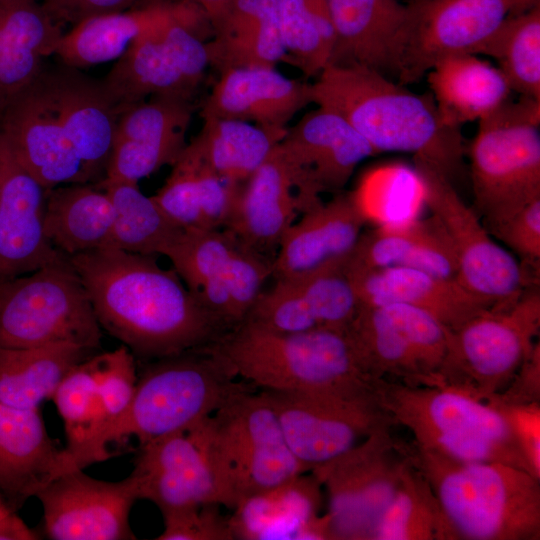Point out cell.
Returning <instances> with one entry per match:
<instances>
[{"label":"cell","mask_w":540,"mask_h":540,"mask_svg":"<svg viewBox=\"0 0 540 540\" xmlns=\"http://www.w3.org/2000/svg\"><path fill=\"white\" fill-rule=\"evenodd\" d=\"M68 259L101 329L140 359L201 349L228 330L155 256L102 248Z\"/></svg>","instance_id":"obj_1"},{"label":"cell","mask_w":540,"mask_h":540,"mask_svg":"<svg viewBox=\"0 0 540 540\" xmlns=\"http://www.w3.org/2000/svg\"><path fill=\"white\" fill-rule=\"evenodd\" d=\"M311 84L313 104L344 118L377 154L412 153L451 180L461 167V128L442 119L430 93H413L361 66L327 65Z\"/></svg>","instance_id":"obj_2"},{"label":"cell","mask_w":540,"mask_h":540,"mask_svg":"<svg viewBox=\"0 0 540 540\" xmlns=\"http://www.w3.org/2000/svg\"><path fill=\"white\" fill-rule=\"evenodd\" d=\"M235 379L205 347L148 361L124 412L79 450L64 456L63 471L108 459L114 455L111 445L135 438L141 446L213 415L233 396L254 387Z\"/></svg>","instance_id":"obj_3"},{"label":"cell","mask_w":540,"mask_h":540,"mask_svg":"<svg viewBox=\"0 0 540 540\" xmlns=\"http://www.w3.org/2000/svg\"><path fill=\"white\" fill-rule=\"evenodd\" d=\"M235 377L260 390L377 397L346 330L279 332L249 321L205 346Z\"/></svg>","instance_id":"obj_4"},{"label":"cell","mask_w":540,"mask_h":540,"mask_svg":"<svg viewBox=\"0 0 540 540\" xmlns=\"http://www.w3.org/2000/svg\"><path fill=\"white\" fill-rule=\"evenodd\" d=\"M437 499L446 540L540 539V479L501 462H459L410 443Z\"/></svg>","instance_id":"obj_5"},{"label":"cell","mask_w":540,"mask_h":540,"mask_svg":"<svg viewBox=\"0 0 540 540\" xmlns=\"http://www.w3.org/2000/svg\"><path fill=\"white\" fill-rule=\"evenodd\" d=\"M377 399L421 450L459 462H501L531 473L507 419L486 401L441 384L387 379L378 382Z\"/></svg>","instance_id":"obj_6"},{"label":"cell","mask_w":540,"mask_h":540,"mask_svg":"<svg viewBox=\"0 0 540 540\" xmlns=\"http://www.w3.org/2000/svg\"><path fill=\"white\" fill-rule=\"evenodd\" d=\"M540 100H509L468 148L474 210L486 229L540 198Z\"/></svg>","instance_id":"obj_7"},{"label":"cell","mask_w":540,"mask_h":540,"mask_svg":"<svg viewBox=\"0 0 540 540\" xmlns=\"http://www.w3.org/2000/svg\"><path fill=\"white\" fill-rule=\"evenodd\" d=\"M255 387L210 416V449L220 504L242 500L310 472L291 452L277 416Z\"/></svg>","instance_id":"obj_8"},{"label":"cell","mask_w":540,"mask_h":540,"mask_svg":"<svg viewBox=\"0 0 540 540\" xmlns=\"http://www.w3.org/2000/svg\"><path fill=\"white\" fill-rule=\"evenodd\" d=\"M209 35L203 9L182 0L171 18L139 37L101 80L119 112L153 97L192 101L210 66Z\"/></svg>","instance_id":"obj_9"},{"label":"cell","mask_w":540,"mask_h":540,"mask_svg":"<svg viewBox=\"0 0 540 540\" xmlns=\"http://www.w3.org/2000/svg\"><path fill=\"white\" fill-rule=\"evenodd\" d=\"M101 330L67 256L30 273L0 277V348L74 343L95 351Z\"/></svg>","instance_id":"obj_10"},{"label":"cell","mask_w":540,"mask_h":540,"mask_svg":"<svg viewBox=\"0 0 540 540\" xmlns=\"http://www.w3.org/2000/svg\"><path fill=\"white\" fill-rule=\"evenodd\" d=\"M539 331L540 292L533 286L512 304L485 310L449 330L437 384L487 400L509 384Z\"/></svg>","instance_id":"obj_11"},{"label":"cell","mask_w":540,"mask_h":540,"mask_svg":"<svg viewBox=\"0 0 540 540\" xmlns=\"http://www.w3.org/2000/svg\"><path fill=\"white\" fill-rule=\"evenodd\" d=\"M414 164L424 201L451 240L458 264L456 280L464 288L496 308L512 304L538 286L536 273L495 241L446 174L418 158Z\"/></svg>","instance_id":"obj_12"},{"label":"cell","mask_w":540,"mask_h":540,"mask_svg":"<svg viewBox=\"0 0 540 540\" xmlns=\"http://www.w3.org/2000/svg\"><path fill=\"white\" fill-rule=\"evenodd\" d=\"M163 256L228 330L244 321L271 276V260L227 228L182 230Z\"/></svg>","instance_id":"obj_13"},{"label":"cell","mask_w":540,"mask_h":540,"mask_svg":"<svg viewBox=\"0 0 540 540\" xmlns=\"http://www.w3.org/2000/svg\"><path fill=\"white\" fill-rule=\"evenodd\" d=\"M392 427L310 471L326 488L333 539L372 540L410 457L409 443L396 438Z\"/></svg>","instance_id":"obj_14"},{"label":"cell","mask_w":540,"mask_h":540,"mask_svg":"<svg viewBox=\"0 0 540 540\" xmlns=\"http://www.w3.org/2000/svg\"><path fill=\"white\" fill-rule=\"evenodd\" d=\"M347 333L374 378L437 384L449 329L431 314L401 303L359 307Z\"/></svg>","instance_id":"obj_15"},{"label":"cell","mask_w":540,"mask_h":540,"mask_svg":"<svg viewBox=\"0 0 540 540\" xmlns=\"http://www.w3.org/2000/svg\"><path fill=\"white\" fill-rule=\"evenodd\" d=\"M260 391L291 452L309 471L341 456L374 431L395 425L374 396Z\"/></svg>","instance_id":"obj_16"},{"label":"cell","mask_w":540,"mask_h":540,"mask_svg":"<svg viewBox=\"0 0 540 540\" xmlns=\"http://www.w3.org/2000/svg\"><path fill=\"white\" fill-rule=\"evenodd\" d=\"M539 4L540 0H411L397 82L420 81L443 57L477 54L510 16Z\"/></svg>","instance_id":"obj_17"},{"label":"cell","mask_w":540,"mask_h":540,"mask_svg":"<svg viewBox=\"0 0 540 540\" xmlns=\"http://www.w3.org/2000/svg\"><path fill=\"white\" fill-rule=\"evenodd\" d=\"M279 149L296 188L300 215L323 200V193H341L357 166L377 153L337 113L317 106L288 126Z\"/></svg>","instance_id":"obj_18"},{"label":"cell","mask_w":540,"mask_h":540,"mask_svg":"<svg viewBox=\"0 0 540 540\" xmlns=\"http://www.w3.org/2000/svg\"><path fill=\"white\" fill-rule=\"evenodd\" d=\"M130 476L139 499L161 513L203 504H220L211 458L210 416L139 446Z\"/></svg>","instance_id":"obj_19"},{"label":"cell","mask_w":540,"mask_h":540,"mask_svg":"<svg viewBox=\"0 0 540 540\" xmlns=\"http://www.w3.org/2000/svg\"><path fill=\"white\" fill-rule=\"evenodd\" d=\"M36 497L42 504L43 528L49 539H136L129 515L139 496L130 475L110 482L76 469L52 479Z\"/></svg>","instance_id":"obj_20"},{"label":"cell","mask_w":540,"mask_h":540,"mask_svg":"<svg viewBox=\"0 0 540 540\" xmlns=\"http://www.w3.org/2000/svg\"><path fill=\"white\" fill-rule=\"evenodd\" d=\"M0 134L18 162L44 189L91 183L42 72L0 111Z\"/></svg>","instance_id":"obj_21"},{"label":"cell","mask_w":540,"mask_h":540,"mask_svg":"<svg viewBox=\"0 0 540 540\" xmlns=\"http://www.w3.org/2000/svg\"><path fill=\"white\" fill-rule=\"evenodd\" d=\"M346 261L307 275L276 279L244 320L279 332L346 330L360 307L345 271Z\"/></svg>","instance_id":"obj_22"},{"label":"cell","mask_w":540,"mask_h":540,"mask_svg":"<svg viewBox=\"0 0 540 540\" xmlns=\"http://www.w3.org/2000/svg\"><path fill=\"white\" fill-rule=\"evenodd\" d=\"M46 189L0 134V277L33 272L64 257L44 231Z\"/></svg>","instance_id":"obj_23"},{"label":"cell","mask_w":540,"mask_h":540,"mask_svg":"<svg viewBox=\"0 0 540 540\" xmlns=\"http://www.w3.org/2000/svg\"><path fill=\"white\" fill-rule=\"evenodd\" d=\"M66 134L91 183L99 182L113 148L119 110L101 80L60 63L42 71Z\"/></svg>","instance_id":"obj_24"},{"label":"cell","mask_w":540,"mask_h":540,"mask_svg":"<svg viewBox=\"0 0 540 540\" xmlns=\"http://www.w3.org/2000/svg\"><path fill=\"white\" fill-rule=\"evenodd\" d=\"M367 220L353 192L322 201L288 228L272 261L271 276L293 278L345 262Z\"/></svg>","instance_id":"obj_25"},{"label":"cell","mask_w":540,"mask_h":540,"mask_svg":"<svg viewBox=\"0 0 540 540\" xmlns=\"http://www.w3.org/2000/svg\"><path fill=\"white\" fill-rule=\"evenodd\" d=\"M345 271L360 307L407 304L431 314L449 330L491 308L456 279L419 269L402 266L364 269L345 263Z\"/></svg>","instance_id":"obj_26"},{"label":"cell","mask_w":540,"mask_h":540,"mask_svg":"<svg viewBox=\"0 0 540 540\" xmlns=\"http://www.w3.org/2000/svg\"><path fill=\"white\" fill-rule=\"evenodd\" d=\"M200 116L236 119L285 129L312 100V84L288 78L276 67H242L220 72Z\"/></svg>","instance_id":"obj_27"},{"label":"cell","mask_w":540,"mask_h":540,"mask_svg":"<svg viewBox=\"0 0 540 540\" xmlns=\"http://www.w3.org/2000/svg\"><path fill=\"white\" fill-rule=\"evenodd\" d=\"M334 32L328 65L395 76L409 6L399 0H327Z\"/></svg>","instance_id":"obj_28"},{"label":"cell","mask_w":540,"mask_h":540,"mask_svg":"<svg viewBox=\"0 0 540 540\" xmlns=\"http://www.w3.org/2000/svg\"><path fill=\"white\" fill-rule=\"evenodd\" d=\"M321 487L304 473L242 500L228 518L234 539H332L329 514L318 513Z\"/></svg>","instance_id":"obj_29"},{"label":"cell","mask_w":540,"mask_h":540,"mask_svg":"<svg viewBox=\"0 0 540 540\" xmlns=\"http://www.w3.org/2000/svg\"><path fill=\"white\" fill-rule=\"evenodd\" d=\"M299 216L294 179L277 145L242 184L225 228L272 262L284 234Z\"/></svg>","instance_id":"obj_30"},{"label":"cell","mask_w":540,"mask_h":540,"mask_svg":"<svg viewBox=\"0 0 540 540\" xmlns=\"http://www.w3.org/2000/svg\"><path fill=\"white\" fill-rule=\"evenodd\" d=\"M62 453L38 409L0 403V492L12 510L59 475Z\"/></svg>","instance_id":"obj_31"},{"label":"cell","mask_w":540,"mask_h":540,"mask_svg":"<svg viewBox=\"0 0 540 540\" xmlns=\"http://www.w3.org/2000/svg\"><path fill=\"white\" fill-rule=\"evenodd\" d=\"M346 265L364 269L410 267L448 279H456L458 273L451 240L433 214L362 232Z\"/></svg>","instance_id":"obj_32"},{"label":"cell","mask_w":540,"mask_h":540,"mask_svg":"<svg viewBox=\"0 0 540 540\" xmlns=\"http://www.w3.org/2000/svg\"><path fill=\"white\" fill-rule=\"evenodd\" d=\"M63 34L38 0H0V111L39 76Z\"/></svg>","instance_id":"obj_33"},{"label":"cell","mask_w":540,"mask_h":540,"mask_svg":"<svg viewBox=\"0 0 540 540\" xmlns=\"http://www.w3.org/2000/svg\"><path fill=\"white\" fill-rule=\"evenodd\" d=\"M242 184L212 171L186 145L152 197L181 230L221 229L230 220Z\"/></svg>","instance_id":"obj_34"},{"label":"cell","mask_w":540,"mask_h":540,"mask_svg":"<svg viewBox=\"0 0 540 540\" xmlns=\"http://www.w3.org/2000/svg\"><path fill=\"white\" fill-rule=\"evenodd\" d=\"M425 76L442 119L459 128L489 116L513 93L497 66L472 53L443 57Z\"/></svg>","instance_id":"obj_35"},{"label":"cell","mask_w":540,"mask_h":540,"mask_svg":"<svg viewBox=\"0 0 540 540\" xmlns=\"http://www.w3.org/2000/svg\"><path fill=\"white\" fill-rule=\"evenodd\" d=\"M181 3L156 1L86 19L63 34L55 56L78 69L118 59L139 37L171 18Z\"/></svg>","instance_id":"obj_36"},{"label":"cell","mask_w":540,"mask_h":540,"mask_svg":"<svg viewBox=\"0 0 540 540\" xmlns=\"http://www.w3.org/2000/svg\"><path fill=\"white\" fill-rule=\"evenodd\" d=\"M113 223V204L95 184L73 183L46 190L45 235L67 257L107 248Z\"/></svg>","instance_id":"obj_37"},{"label":"cell","mask_w":540,"mask_h":540,"mask_svg":"<svg viewBox=\"0 0 540 540\" xmlns=\"http://www.w3.org/2000/svg\"><path fill=\"white\" fill-rule=\"evenodd\" d=\"M94 351L74 343L0 348V403L38 409L51 399L65 375Z\"/></svg>","instance_id":"obj_38"},{"label":"cell","mask_w":540,"mask_h":540,"mask_svg":"<svg viewBox=\"0 0 540 540\" xmlns=\"http://www.w3.org/2000/svg\"><path fill=\"white\" fill-rule=\"evenodd\" d=\"M188 149L218 175L244 183L270 156L287 128H268L250 122L203 117Z\"/></svg>","instance_id":"obj_39"},{"label":"cell","mask_w":540,"mask_h":540,"mask_svg":"<svg viewBox=\"0 0 540 540\" xmlns=\"http://www.w3.org/2000/svg\"><path fill=\"white\" fill-rule=\"evenodd\" d=\"M109 196L114 223L107 248L142 255H164L181 233L152 196L142 193L137 183L99 181L94 183Z\"/></svg>","instance_id":"obj_40"},{"label":"cell","mask_w":540,"mask_h":540,"mask_svg":"<svg viewBox=\"0 0 540 540\" xmlns=\"http://www.w3.org/2000/svg\"><path fill=\"white\" fill-rule=\"evenodd\" d=\"M477 55L496 60L512 92L540 100V4L510 16Z\"/></svg>","instance_id":"obj_41"},{"label":"cell","mask_w":540,"mask_h":540,"mask_svg":"<svg viewBox=\"0 0 540 540\" xmlns=\"http://www.w3.org/2000/svg\"><path fill=\"white\" fill-rule=\"evenodd\" d=\"M410 447V443H409ZM372 540H446L437 499L411 458L373 531Z\"/></svg>","instance_id":"obj_42"},{"label":"cell","mask_w":540,"mask_h":540,"mask_svg":"<svg viewBox=\"0 0 540 540\" xmlns=\"http://www.w3.org/2000/svg\"><path fill=\"white\" fill-rule=\"evenodd\" d=\"M279 15L288 64L306 77H317L334 43L327 0H279Z\"/></svg>","instance_id":"obj_43"},{"label":"cell","mask_w":540,"mask_h":540,"mask_svg":"<svg viewBox=\"0 0 540 540\" xmlns=\"http://www.w3.org/2000/svg\"><path fill=\"white\" fill-rule=\"evenodd\" d=\"M210 66L220 72L242 67H276L288 63L282 35L279 0H263L257 19L238 34L225 39H209Z\"/></svg>","instance_id":"obj_44"},{"label":"cell","mask_w":540,"mask_h":540,"mask_svg":"<svg viewBox=\"0 0 540 540\" xmlns=\"http://www.w3.org/2000/svg\"><path fill=\"white\" fill-rule=\"evenodd\" d=\"M191 102L153 97L127 106L119 114L115 140H131L180 155L187 145Z\"/></svg>","instance_id":"obj_45"},{"label":"cell","mask_w":540,"mask_h":540,"mask_svg":"<svg viewBox=\"0 0 540 540\" xmlns=\"http://www.w3.org/2000/svg\"><path fill=\"white\" fill-rule=\"evenodd\" d=\"M94 355V354H93ZM93 355L76 364L56 388L52 400L63 419L71 454L92 440L108 421L97 392Z\"/></svg>","instance_id":"obj_46"},{"label":"cell","mask_w":540,"mask_h":540,"mask_svg":"<svg viewBox=\"0 0 540 540\" xmlns=\"http://www.w3.org/2000/svg\"><path fill=\"white\" fill-rule=\"evenodd\" d=\"M97 392L108 421L121 415L129 405L137 384L135 358L121 345L109 352L93 355Z\"/></svg>","instance_id":"obj_47"},{"label":"cell","mask_w":540,"mask_h":540,"mask_svg":"<svg viewBox=\"0 0 540 540\" xmlns=\"http://www.w3.org/2000/svg\"><path fill=\"white\" fill-rule=\"evenodd\" d=\"M218 504H203L162 513L163 532L158 540H233L229 519Z\"/></svg>","instance_id":"obj_48"},{"label":"cell","mask_w":540,"mask_h":540,"mask_svg":"<svg viewBox=\"0 0 540 540\" xmlns=\"http://www.w3.org/2000/svg\"><path fill=\"white\" fill-rule=\"evenodd\" d=\"M501 241L529 270L539 272L540 265V198L533 200L498 224L487 229Z\"/></svg>","instance_id":"obj_49"},{"label":"cell","mask_w":540,"mask_h":540,"mask_svg":"<svg viewBox=\"0 0 540 540\" xmlns=\"http://www.w3.org/2000/svg\"><path fill=\"white\" fill-rule=\"evenodd\" d=\"M507 419L531 473L540 479V402L508 404L486 400Z\"/></svg>","instance_id":"obj_50"},{"label":"cell","mask_w":540,"mask_h":540,"mask_svg":"<svg viewBox=\"0 0 540 540\" xmlns=\"http://www.w3.org/2000/svg\"><path fill=\"white\" fill-rule=\"evenodd\" d=\"M58 23L72 26L103 14L131 8L138 0H38Z\"/></svg>","instance_id":"obj_51"},{"label":"cell","mask_w":540,"mask_h":540,"mask_svg":"<svg viewBox=\"0 0 540 540\" xmlns=\"http://www.w3.org/2000/svg\"><path fill=\"white\" fill-rule=\"evenodd\" d=\"M488 399L508 404L540 402L539 342L536 343L533 350L521 363L509 384L501 392L492 395Z\"/></svg>","instance_id":"obj_52"},{"label":"cell","mask_w":540,"mask_h":540,"mask_svg":"<svg viewBox=\"0 0 540 540\" xmlns=\"http://www.w3.org/2000/svg\"><path fill=\"white\" fill-rule=\"evenodd\" d=\"M40 537L13 510L0 518V540H35Z\"/></svg>","instance_id":"obj_53"},{"label":"cell","mask_w":540,"mask_h":540,"mask_svg":"<svg viewBox=\"0 0 540 540\" xmlns=\"http://www.w3.org/2000/svg\"><path fill=\"white\" fill-rule=\"evenodd\" d=\"M198 4L208 16L228 0H191Z\"/></svg>","instance_id":"obj_54"},{"label":"cell","mask_w":540,"mask_h":540,"mask_svg":"<svg viewBox=\"0 0 540 540\" xmlns=\"http://www.w3.org/2000/svg\"><path fill=\"white\" fill-rule=\"evenodd\" d=\"M12 509L2 501L0 498V518L5 516L8 512H10ZM14 511V510H13Z\"/></svg>","instance_id":"obj_55"}]
</instances>
